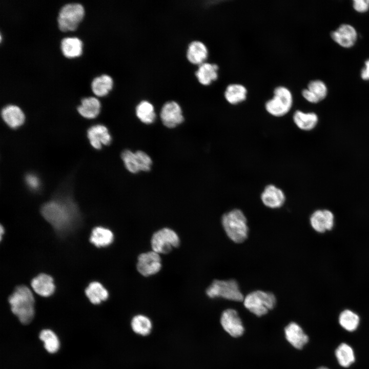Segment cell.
Masks as SVG:
<instances>
[{
	"label": "cell",
	"instance_id": "6da1fadb",
	"mask_svg": "<svg viewBox=\"0 0 369 369\" xmlns=\"http://www.w3.org/2000/svg\"><path fill=\"white\" fill-rule=\"evenodd\" d=\"M41 214L60 236L73 232L81 220L77 205L69 197H57L45 203Z\"/></svg>",
	"mask_w": 369,
	"mask_h": 369
},
{
	"label": "cell",
	"instance_id": "7a4b0ae2",
	"mask_svg": "<svg viewBox=\"0 0 369 369\" xmlns=\"http://www.w3.org/2000/svg\"><path fill=\"white\" fill-rule=\"evenodd\" d=\"M12 313L24 324L29 323L34 316V298L31 291L26 285L15 288L8 298Z\"/></svg>",
	"mask_w": 369,
	"mask_h": 369
},
{
	"label": "cell",
	"instance_id": "3957f363",
	"mask_svg": "<svg viewBox=\"0 0 369 369\" xmlns=\"http://www.w3.org/2000/svg\"><path fill=\"white\" fill-rule=\"evenodd\" d=\"M221 224L227 235L233 242L241 243L247 238V219L241 210L234 209L223 214Z\"/></svg>",
	"mask_w": 369,
	"mask_h": 369
},
{
	"label": "cell",
	"instance_id": "277c9868",
	"mask_svg": "<svg viewBox=\"0 0 369 369\" xmlns=\"http://www.w3.org/2000/svg\"><path fill=\"white\" fill-rule=\"evenodd\" d=\"M293 98L291 91L286 87L280 86L273 91V96L265 103L266 112L271 115L280 117L287 114L291 110Z\"/></svg>",
	"mask_w": 369,
	"mask_h": 369
},
{
	"label": "cell",
	"instance_id": "5b68a950",
	"mask_svg": "<svg viewBox=\"0 0 369 369\" xmlns=\"http://www.w3.org/2000/svg\"><path fill=\"white\" fill-rule=\"evenodd\" d=\"M243 302L250 312L257 316H261L274 308L276 298L271 292L257 290L249 293Z\"/></svg>",
	"mask_w": 369,
	"mask_h": 369
},
{
	"label": "cell",
	"instance_id": "8992f818",
	"mask_svg": "<svg viewBox=\"0 0 369 369\" xmlns=\"http://www.w3.org/2000/svg\"><path fill=\"white\" fill-rule=\"evenodd\" d=\"M210 298H222L234 301H243L244 296L234 279L214 280L206 290Z\"/></svg>",
	"mask_w": 369,
	"mask_h": 369
},
{
	"label": "cell",
	"instance_id": "52a82bcc",
	"mask_svg": "<svg viewBox=\"0 0 369 369\" xmlns=\"http://www.w3.org/2000/svg\"><path fill=\"white\" fill-rule=\"evenodd\" d=\"M85 15V9L79 3H70L59 10L57 22L58 28L62 32L75 30Z\"/></svg>",
	"mask_w": 369,
	"mask_h": 369
},
{
	"label": "cell",
	"instance_id": "ba28073f",
	"mask_svg": "<svg viewBox=\"0 0 369 369\" xmlns=\"http://www.w3.org/2000/svg\"><path fill=\"white\" fill-rule=\"evenodd\" d=\"M150 243L152 250L160 255L166 254L179 247L180 240L179 235L174 230L166 227L153 233Z\"/></svg>",
	"mask_w": 369,
	"mask_h": 369
},
{
	"label": "cell",
	"instance_id": "9c48e42d",
	"mask_svg": "<svg viewBox=\"0 0 369 369\" xmlns=\"http://www.w3.org/2000/svg\"><path fill=\"white\" fill-rule=\"evenodd\" d=\"M136 266L137 272L144 277L155 275L162 268L160 255L153 250L142 253L137 257Z\"/></svg>",
	"mask_w": 369,
	"mask_h": 369
},
{
	"label": "cell",
	"instance_id": "30bf717a",
	"mask_svg": "<svg viewBox=\"0 0 369 369\" xmlns=\"http://www.w3.org/2000/svg\"><path fill=\"white\" fill-rule=\"evenodd\" d=\"M160 117L163 125L168 128H174L181 124L184 117L180 106L175 101L166 102L162 107Z\"/></svg>",
	"mask_w": 369,
	"mask_h": 369
},
{
	"label": "cell",
	"instance_id": "8fae6325",
	"mask_svg": "<svg viewBox=\"0 0 369 369\" xmlns=\"http://www.w3.org/2000/svg\"><path fill=\"white\" fill-rule=\"evenodd\" d=\"M220 323L223 329L232 337H240L244 333L241 319L234 309H228L222 313Z\"/></svg>",
	"mask_w": 369,
	"mask_h": 369
},
{
	"label": "cell",
	"instance_id": "7c38bea8",
	"mask_svg": "<svg viewBox=\"0 0 369 369\" xmlns=\"http://www.w3.org/2000/svg\"><path fill=\"white\" fill-rule=\"evenodd\" d=\"M262 203L270 209H278L283 206L286 196L283 191L275 184H269L263 189L260 195Z\"/></svg>",
	"mask_w": 369,
	"mask_h": 369
},
{
	"label": "cell",
	"instance_id": "4fadbf2b",
	"mask_svg": "<svg viewBox=\"0 0 369 369\" xmlns=\"http://www.w3.org/2000/svg\"><path fill=\"white\" fill-rule=\"evenodd\" d=\"M87 137L91 145L97 150L109 145L112 139L108 128L101 124L91 127L87 131Z\"/></svg>",
	"mask_w": 369,
	"mask_h": 369
},
{
	"label": "cell",
	"instance_id": "5bb4252c",
	"mask_svg": "<svg viewBox=\"0 0 369 369\" xmlns=\"http://www.w3.org/2000/svg\"><path fill=\"white\" fill-rule=\"evenodd\" d=\"M334 215L328 210H317L314 211L310 218L312 227L317 232L323 233L330 230L334 224Z\"/></svg>",
	"mask_w": 369,
	"mask_h": 369
},
{
	"label": "cell",
	"instance_id": "9a60e30c",
	"mask_svg": "<svg viewBox=\"0 0 369 369\" xmlns=\"http://www.w3.org/2000/svg\"><path fill=\"white\" fill-rule=\"evenodd\" d=\"M332 38L340 46L349 48L356 41L357 32L355 29L348 24H342L331 33Z\"/></svg>",
	"mask_w": 369,
	"mask_h": 369
},
{
	"label": "cell",
	"instance_id": "2e32d148",
	"mask_svg": "<svg viewBox=\"0 0 369 369\" xmlns=\"http://www.w3.org/2000/svg\"><path fill=\"white\" fill-rule=\"evenodd\" d=\"M284 334L287 341L297 349L302 348L309 341L308 335L295 322H291L285 327Z\"/></svg>",
	"mask_w": 369,
	"mask_h": 369
},
{
	"label": "cell",
	"instance_id": "e0dca14e",
	"mask_svg": "<svg viewBox=\"0 0 369 369\" xmlns=\"http://www.w3.org/2000/svg\"><path fill=\"white\" fill-rule=\"evenodd\" d=\"M327 88L325 84L320 80L311 81L308 88L301 92L303 98L311 103H317L323 99L327 95Z\"/></svg>",
	"mask_w": 369,
	"mask_h": 369
},
{
	"label": "cell",
	"instance_id": "ac0fdd59",
	"mask_svg": "<svg viewBox=\"0 0 369 369\" xmlns=\"http://www.w3.org/2000/svg\"><path fill=\"white\" fill-rule=\"evenodd\" d=\"M1 116L4 122L12 129L19 127L25 120L23 111L19 107L14 105L4 107L2 110Z\"/></svg>",
	"mask_w": 369,
	"mask_h": 369
},
{
	"label": "cell",
	"instance_id": "d6986e66",
	"mask_svg": "<svg viewBox=\"0 0 369 369\" xmlns=\"http://www.w3.org/2000/svg\"><path fill=\"white\" fill-rule=\"evenodd\" d=\"M31 285L36 293L43 297L51 296L55 290L53 278L46 274H40L33 278Z\"/></svg>",
	"mask_w": 369,
	"mask_h": 369
},
{
	"label": "cell",
	"instance_id": "ffe728a7",
	"mask_svg": "<svg viewBox=\"0 0 369 369\" xmlns=\"http://www.w3.org/2000/svg\"><path fill=\"white\" fill-rule=\"evenodd\" d=\"M208 49L203 43L195 40L192 42L188 46L186 56L190 63L199 66L205 62L208 58Z\"/></svg>",
	"mask_w": 369,
	"mask_h": 369
},
{
	"label": "cell",
	"instance_id": "44dd1931",
	"mask_svg": "<svg viewBox=\"0 0 369 369\" xmlns=\"http://www.w3.org/2000/svg\"><path fill=\"white\" fill-rule=\"evenodd\" d=\"M218 70L217 64L204 62L198 66L195 74L200 84L208 86L218 78Z\"/></svg>",
	"mask_w": 369,
	"mask_h": 369
},
{
	"label": "cell",
	"instance_id": "7402d4cb",
	"mask_svg": "<svg viewBox=\"0 0 369 369\" xmlns=\"http://www.w3.org/2000/svg\"><path fill=\"white\" fill-rule=\"evenodd\" d=\"M293 120L300 130L308 131L316 127L318 122V117L314 112L296 110L293 113Z\"/></svg>",
	"mask_w": 369,
	"mask_h": 369
},
{
	"label": "cell",
	"instance_id": "603a6c76",
	"mask_svg": "<svg viewBox=\"0 0 369 369\" xmlns=\"http://www.w3.org/2000/svg\"><path fill=\"white\" fill-rule=\"evenodd\" d=\"M101 104L96 97L90 96L81 99L80 105L77 110L83 117L88 119L96 117L100 113Z\"/></svg>",
	"mask_w": 369,
	"mask_h": 369
},
{
	"label": "cell",
	"instance_id": "cb8c5ba5",
	"mask_svg": "<svg viewBox=\"0 0 369 369\" xmlns=\"http://www.w3.org/2000/svg\"><path fill=\"white\" fill-rule=\"evenodd\" d=\"M83 42L76 37H67L60 41V50L64 56L68 58L78 57L83 52Z\"/></svg>",
	"mask_w": 369,
	"mask_h": 369
},
{
	"label": "cell",
	"instance_id": "d4e9b609",
	"mask_svg": "<svg viewBox=\"0 0 369 369\" xmlns=\"http://www.w3.org/2000/svg\"><path fill=\"white\" fill-rule=\"evenodd\" d=\"M114 239V234L111 230L102 227H96L91 232L90 241L95 246L100 248L110 245Z\"/></svg>",
	"mask_w": 369,
	"mask_h": 369
},
{
	"label": "cell",
	"instance_id": "484cf974",
	"mask_svg": "<svg viewBox=\"0 0 369 369\" xmlns=\"http://www.w3.org/2000/svg\"><path fill=\"white\" fill-rule=\"evenodd\" d=\"M247 93L248 90L243 85L231 84L225 88L224 96L229 104L236 105L246 99Z\"/></svg>",
	"mask_w": 369,
	"mask_h": 369
},
{
	"label": "cell",
	"instance_id": "4316f807",
	"mask_svg": "<svg viewBox=\"0 0 369 369\" xmlns=\"http://www.w3.org/2000/svg\"><path fill=\"white\" fill-rule=\"evenodd\" d=\"M113 80L109 75L104 74L94 78L91 84L93 93L98 97L107 95L112 89Z\"/></svg>",
	"mask_w": 369,
	"mask_h": 369
},
{
	"label": "cell",
	"instance_id": "83f0119b",
	"mask_svg": "<svg viewBox=\"0 0 369 369\" xmlns=\"http://www.w3.org/2000/svg\"><path fill=\"white\" fill-rule=\"evenodd\" d=\"M85 293L90 301L94 304H100L109 297L108 290L97 281L91 282L86 289Z\"/></svg>",
	"mask_w": 369,
	"mask_h": 369
},
{
	"label": "cell",
	"instance_id": "f1b7e54d",
	"mask_svg": "<svg viewBox=\"0 0 369 369\" xmlns=\"http://www.w3.org/2000/svg\"><path fill=\"white\" fill-rule=\"evenodd\" d=\"M135 114L139 120L146 125L153 124L156 116L154 106L148 100H142L137 104Z\"/></svg>",
	"mask_w": 369,
	"mask_h": 369
},
{
	"label": "cell",
	"instance_id": "f546056e",
	"mask_svg": "<svg viewBox=\"0 0 369 369\" xmlns=\"http://www.w3.org/2000/svg\"><path fill=\"white\" fill-rule=\"evenodd\" d=\"M131 326L135 334L145 336L151 333L153 325L151 320L148 316L137 314L132 318Z\"/></svg>",
	"mask_w": 369,
	"mask_h": 369
},
{
	"label": "cell",
	"instance_id": "4dcf8cb0",
	"mask_svg": "<svg viewBox=\"0 0 369 369\" xmlns=\"http://www.w3.org/2000/svg\"><path fill=\"white\" fill-rule=\"evenodd\" d=\"M335 355L339 364L344 367H348L355 360L352 348L344 343L340 344L336 348Z\"/></svg>",
	"mask_w": 369,
	"mask_h": 369
},
{
	"label": "cell",
	"instance_id": "1f68e13d",
	"mask_svg": "<svg viewBox=\"0 0 369 369\" xmlns=\"http://www.w3.org/2000/svg\"><path fill=\"white\" fill-rule=\"evenodd\" d=\"M44 342L45 349L50 353H56L59 348V341L56 335L49 329L42 330L39 335Z\"/></svg>",
	"mask_w": 369,
	"mask_h": 369
},
{
	"label": "cell",
	"instance_id": "d6a6232c",
	"mask_svg": "<svg viewBox=\"0 0 369 369\" xmlns=\"http://www.w3.org/2000/svg\"><path fill=\"white\" fill-rule=\"evenodd\" d=\"M121 158L129 172L133 174L140 172L139 160L136 152L126 149L122 152Z\"/></svg>",
	"mask_w": 369,
	"mask_h": 369
},
{
	"label": "cell",
	"instance_id": "836d02e7",
	"mask_svg": "<svg viewBox=\"0 0 369 369\" xmlns=\"http://www.w3.org/2000/svg\"><path fill=\"white\" fill-rule=\"evenodd\" d=\"M340 325L347 331L356 330L359 323V316L353 312L346 310L341 313L339 317Z\"/></svg>",
	"mask_w": 369,
	"mask_h": 369
},
{
	"label": "cell",
	"instance_id": "e575fe53",
	"mask_svg": "<svg viewBox=\"0 0 369 369\" xmlns=\"http://www.w3.org/2000/svg\"><path fill=\"white\" fill-rule=\"evenodd\" d=\"M25 181L28 187L33 190H36L40 185L38 177L33 174L27 175L25 177Z\"/></svg>",
	"mask_w": 369,
	"mask_h": 369
},
{
	"label": "cell",
	"instance_id": "d590c367",
	"mask_svg": "<svg viewBox=\"0 0 369 369\" xmlns=\"http://www.w3.org/2000/svg\"><path fill=\"white\" fill-rule=\"evenodd\" d=\"M353 7L358 12H364L369 9V0H354Z\"/></svg>",
	"mask_w": 369,
	"mask_h": 369
},
{
	"label": "cell",
	"instance_id": "8d00e7d4",
	"mask_svg": "<svg viewBox=\"0 0 369 369\" xmlns=\"http://www.w3.org/2000/svg\"><path fill=\"white\" fill-rule=\"evenodd\" d=\"M365 67L362 69L361 72V78L364 80L369 79V59L365 62Z\"/></svg>",
	"mask_w": 369,
	"mask_h": 369
},
{
	"label": "cell",
	"instance_id": "74e56055",
	"mask_svg": "<svg viewBox=\"0 0 369 369\" xmlns=\"http://www.w3.org/2000/svg\"><path fill=\"white\" fill-rule=\"evenodd\" d=\"M4 229L2 225H1V239L2 238V235L4 234Z\"/></svg>",
	"mask_w": 369,
	"mask_h": 369
},
{
	"label": "cell",
	"instance_id": "f35d334b",
	"mask_svg": "<svg viewBox=\"0 0 369 369\" xmlns=\"http://www.w3.org/2000/svg\"><path fill=\"white\" fill-rule=\"evenodd\" d=\"M317 369H329V368H327V367H326L321 366V367H320L318 368Z\"/></svg>",
	"mask_w": 369,
	"mask_h": 369
}]
</instances>
